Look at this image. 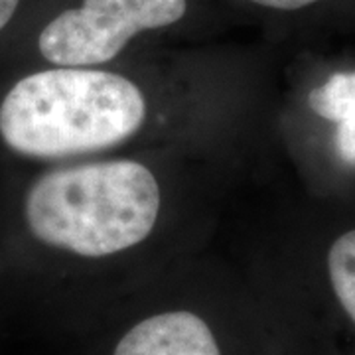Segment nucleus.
<instances>
[{
	"instance_id": "20e7f679",
	"label": "nucleus",
	"mask_w": 355,
	"mask_h": 355,
	"mask_svg": "<svg viewBox=\"0 0 355 355\" xmlns=\"http://www.w3.org/2000/svg\"><path fill=\"white\" fill-rule=\"evenodd\" d=\"M310 107L320 116L338 123V154L347 164H355V71L336 73L314 89Z\"/></svg>"
},
{
	"instance_id": "f03ea898",
	"label": "nucleus",
	"mask_w": 355,
	"mask_h": 355,
	"mask_svg": "<svg viewBox=\"0 0 355 355\" xmlns=\"http://www.w3.org/2000/svg\"><path fill=\"white\" fill-rule=\"evenodd\" d=\"M162 191L142 162L116 158L67 166L40 176L24 200V219L40 243L83 259L128 251L156 227Z\"/></svg>"
},
{
	"instance_id": "39448f33",
	"label": "nucleus",
	"mask_w": 355,
	"mask_h": 355,
	"mask_svg": "<svg viewBox=\"0 0 355 355\" xmlns=\"http://www.w3.org/2000/svg\"><path fill=\"white\" fill-rule=\"evenodd\" d=\"M326 266L331 294L355 330V229L334 241L328 251Z\"/></svg>"
},
{
	"instance_id": "423d86ee",
	"label": "nucleus",
	"mask_w": 355,
	"mask_h": 355,
	"mask_svg": "<svg viewBox=\"0 0 355 355\" xmlns=\"http://www.w3.org/2000/svg\"><path fill=\"white\" fill-rule=\"evenodd\" d=\"M249 2L265 6V8H277V10H298V8L312 6L320 0H249Z\"/></svg>"
},
{
	"instance_id": "f257e3e1",
	"label": "nucleus",
	"mask_w": 355,
	"mask_h": 355,
	"mask_svg": "<svg viewBox=\"0 0 355 355\" xmlns=\"http://www.w3.org/2000/svg\"><path fill=\"white\" fill-rule=\"evenodd\" d=\"M146 97L99 67H51L16 81L0 103V139L28 158L105 150L139 132Z\"/></svg>"
},
{
	"instance_id": "7ed1b4c3",
	"label": "nucleus",
	"mask_w": 355,
	"mask_h": 355,
	"mask_svg": "<svg viewBox=\"0 0 355 355\" xmlns=\"http://www.w3.org/2000/svg\"><path fill=\"white\" fill-rule=\"evenodd\" d=\"M188 12V0H83L40 32L38 50L55 67H99L130 40L168 28Z\"/></svg>"
},
{
	"instance_id": "0eeeda50",
	"label": "nucleus",
	"mask_w": 355,
	"mask_h": 355,
	"mask_svg": "<svg viewBox=\"0 0 355 355\" xmlns=\"http://www.w3.org/2000/svg\"><path fill=\"white\" fill-rule=\"evenodd\" d=\"M20 0H0V32L8 26L12 16L18 10Z\"/></svg>"
}]
</instances>
